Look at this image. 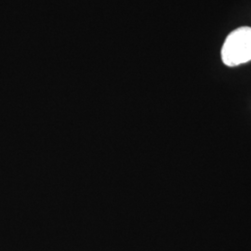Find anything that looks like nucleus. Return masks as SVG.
<instances>
[{
  "label": "nucleus",
  "mask_w": 251,
  "mask_h": 251,
  "mask_svg": "<svg viewBox=\"0 0 251 251\" xmlns=\"http://www.w3.org/2000/svg\"><path fill=\"white\" fill-rule=\"evenodd\" d=\"M222 59L227 66H237L251 61V27H239L226 37Z\"/></svg>",
  "instance_id": "1"
}]
</instances>
